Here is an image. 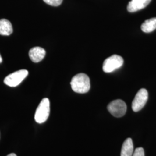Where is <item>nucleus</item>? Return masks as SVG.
<instances>
[{
    "mask_svg": "<svg viewBox=\"0 0 156 156\" xmlns=\"http://www.w3.org/2000/svg\"><path fill=\"white\" fill-rule=\"evenodd\" d=\"M2 62V57L1 56V55H0V63H1Z\"/></svg>",
    "mask_w": 156,
    "mask_h": 156,
    "instance_id": "2eb2a0df",
    "label": "nucleus"
},
{
    "mask_svg": "<svg viewBox=\"0 0 156 156\" xmlns=\"http://www.w3.org/2000/svg\"><path fill=\"white\" fill-rule=\"evenodd\" d=\"M71 88L73 91L83 94L87 93L90 89V78L86 74L80 73L73 77L71 82Z\"/></svg>",
    "mask_w": 156,
    "mask_h": 156,
    "instance_id": "f257e3e1",
    "label": "nucleus"
},
{
    "mask_svg": "<svg viewBox=\"0 0 156 156\" xmlns=\"http://www.w3.org/2000/svg\"><path fill=\"white\" fill-rule=\"evenodd\" d=\"M7 156H17L15 153H11V154H9V155H8Z\"/></svg>",
    "mask_w": 156,
    "mask_h": 156,
    "instance_id": "4468645a",
    "label": "nucleus"
},
{
    "mask_svg": "<svg viewBox=\"0 0 156 156\" xmlns=\"http://www.w3.org/2000/svg\"><path fill=\"white\" fill-rule=\"evenodd\" d=\"M151 0H131L129 2L127 10L129 12H135L141 10L148 5Z\"/></svg>",
    "mask_w": 156,
    "mask_h": 156,
    "instance_id": "0eeeda50",
    "label": "nucleus"
},
{
    "mask_svg": "<svg viewBox=\"0 0 156 156\" xmlns=\"http://www.w3.org/2000/svg\"><path fill=\"white\" fill-rule=\"evenodd\" d=\"M156 29V17L146 20L141 25V30L146 33L153 31Z\"/></svg>",
    "mask_w": 156,
    "mask_h": 156,
    "instance_id": "9b49d317",
    "label": "nucleus"
},
{
    "mask_svg": "<svg viewBox=\"0 0 156 156\" xmlns=\"http://www.w3.org/2000/svg\"><path fill=\"white\" fill-rule=\"evenodd\" d=\"M13 32L11 23L5 19L0 20V35L8 36Z\"/></svg>",
    "mask_w": 156,
    "mask_h": 156,
    "instance_id": "9d476101",
    "label": "nucleus"
},
{
    "mask_svg": "<svg viewBox=\"0 0 156 156\" xmlns=\"http://www.w3.org/2000/svg\"><path fill=\"white\" fill-rule=\"evenodd\" d=\"M148 100V92L145 89H140L135 95L132 103V109L134 112L140 111Z\"/></svg>",
    "mask_w": 156,
    "mask_h": 156,
    "instance_id": "423d86ee",
    "label": "nucleus"
},
{
    "mask_svg": "<svg viewBox=\"0 0 156 156\" xmlns=\"http://www.w3.org/2000/svg\"><path fill=\"white\" fill-rule=\"evenodd\" d=\"M49 114L50 101L48 98H45L41 101L36 110L34 117L35 120L39 124L44 123L48 120Z\"/></svg>",
    "mask_w": 156,
    "mask_h": 156,
    "instance_id": "f03ea898",
    "label": "nucleus"
},
{
    "mask_svg": "<svg viewBox=\"0 0 156 156\" xmlns=\"http://www.w3.org/2000/svg\"><path fill=\"white\" fill-rule=\"evenodd\" d=\"M28 75L26 69H21L8 75L4 79V82L10 87H16L23 82Z\"/></svg>",
    "mask_w": 156,
    "mask_h": 156,
    "instance_id": "20e7f679",
    "label": "nucleus"
},
{
    "mask_svg": "<svg viewBox=\"0 0 156 156\" xmlns=\"http://www.w3.org/2000/svg\"><path fill=\"white\" fill-rule=\"evenodd\" d=\"M133 156H145V151L142 147L136 148L134 151Z\"/></svg>",
    "mask_w": 156,
    "mask_h": 156,
    "instance_id": "ddd939ff",
    "label": "nucleus"
},
{
    "mask_svg": "<svg viewBox=\"0 0 156 156\" xmlns=\"http://www.w3.org/2000/svg\"><path fill=\"white\" fill-rule=\"evenodd\" d=\"M134 153V145L133 140L130 138H128L123 143L121 156H133Z\"/></svg>",
    "mask_w": 156,
    "mask_h": 156,
    "instance_id": "1a4fd4ad",
    "label": "nucleus"
},
{
    "mask_svg": "<svg viewBox=\"0 0 156 156\" xmlns=\"http://www.w3.org/2000/svg\"><path fill=\"white\" fill-rule=\"evenodd\" d=\"M28 55L32 62H39L45 57L46 51L41 47H34L30 50Z\"/></svg>",
    "mask_w": 156,
    "mask_h": 156,
    "instance_id": "6e6552de",
    "label": "nucleus"
},
{
    "mask_svg": "<svg viewBox=\"0 0 156 156\" xmlns=\"http://www.w3.org/2000/svg\"><path fill=\"white\" fill-rule=\"evenodd\" d=\"M44 1L49 5L58 6L62 4V0H44Z\"/></svg>",
    "mask_w": 156,
    "mask_h": 156,
    "instance_id": "f8f14e48",
    "label": "nucleus"
},
{
    "mask_svg": "<svg viewBox=\"0 0 156 156\" xmlns=\"http://www.w3.org/2000/svg\"><path fill=\"white\" fill-rule=\"evenodd\" d=\"M107 109L113 116L121 117L126 113L127 105L123 100H116L109 104L107 106Z\"/></svg>",
    "mask_w": 156,
    "mask_h": 156,
    "instance_id": "39448f33",
    "label": "nucleus"
},
{
    "mask_svg": "<svg viewBox=\"0 0 156 156\" xmlns=\"http://www.w3.org/2000/svg\"><path fill=\"white\" fill-rule=\"evenodd\" d=\"M124 60L122 57L114 55L107 58L102 66L104 72L110 73L120 68L123 66Z\"/></svg>",
    "mask_w": 156,
    "mask_h": 156,
    "instance_id": "7ed1b4c3",
    "label": "nucleus"
}]
</instances>
